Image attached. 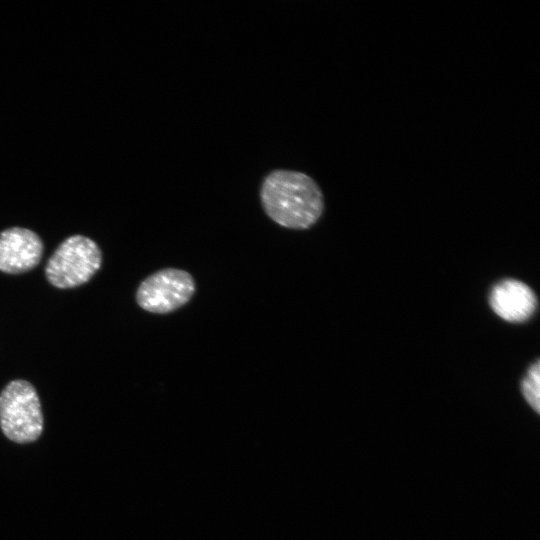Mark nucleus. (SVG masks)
<instances>
[{"instance_id": "obj_1", "label": "nucleus", "mask_w": 540, "mask_h": 540, "mask_svg": "<svg viewBox=\"0 0 540 540\" xmlns=\"http://www.w3.org/2000/svg\"><path fill=\"white\" fill-rule=\"evenodd\" d=\"M259 195L265 214L287 229H309L324 212L322 190L311 176L300 171L272 170L264 177Z\"/></svg>"}, {"instance_id": "obj_2", "label": "nucleus", "mask_w": 540, "mask_h": 540, "mask_svg": "<svg viewBox=\"0 0 540 540\" xmlns=\"http://www.w3.org/2000/svg\"><path fill=\"white\" fill-rule=\"evenodd\" d=\"M0 427L7 438L20 444L33 442L41 435V404L28 381L13 380L1 391Z\"/></svg>"}, {"instance_id": "obj_3", "label": "nucleus", "mask_w": 540, "mask_h": 540, "mask_svg": "<svg viewBox=\"0 0 540 540\" xmlns=\"http://www.w3.org/2000/svg\"><path fill=\"white\" fill-rule=\"evenodd\" d=\"M102 253L98 245L83 235L66 238L47 261L45 275L57 288H73L88 282L100 269Z\"/></svg>"}, {"instance_id": "obj_4", "label": "nucleus", "mask_w": 540, "mask_h": 540, "mask_svg": "<svg viewBox=\"0 0 540 540\" xmlns=\"http://www.w3.org/2000/svg\"><path fill=\"white\" fill-rule=\"evenodd\" d=\"M195 291L196 283L189 272L169 267L152 273L140 283L136 302L147 312L168 314L186 305Z\"/></svg>"}, {"instance_id": "obj_5", "label": "nucleus", "mask_w": 540, "mask_h": 540, "mask_svg": "<svg viewBox=\"0 0 540 540\" xmlns=\"http://www.w3.org/2000/svg\"><path fill=\"white\" fill-rule=\"evenodd\" d=\"M43 242L32 230L8 228L0 233V271L8 274L27 272L38 265Z\"/></svg>"}, {"instance_id": "obj_6", "label": "nucleus", "mask_w": 540, "mask_h": 540, "mask_svg": "<svg viewBox=\"0 0 540 540\" xmlns=\"http://www.w3.org/2000/svg\"><path fill=\"white\" fill-rule=\"evenodd\" d=\"M489 305L501 319L511 323L529 320L537 307L534 291L524 282L505 279L493 286Z\"/></svg>"}, {"instance_id": "obj_7", "label": "nucleus", "mask_w": 540, "mask_h": 540, "mask_svg": "<svg viewBox=\"0 0 540 540\" xmlns=\"http://www.w3.org/2000/svg\"><path fill=\"white\" fill-rule=\"evenodd\" d=\"M521 392L530 405V407L536 412L540 411V364L539 360H536L525 373L521 381Z\"/></svg>"}]
</instances>
